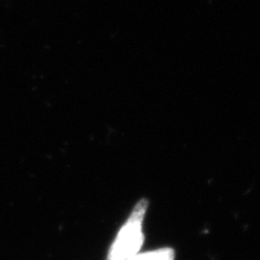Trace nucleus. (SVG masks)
Segmentation results:
<instances>
[{"instance_id":"f03ea898","label":"nucleus","mask_w":260,"mask_h":260,"mask_svg":"<svg viewBox=\"0 0 260 260\" xmlns=\"http://www.w3.org/2000/svg\"><path fill=\"white\" fill-rule=\"evenodd\" d=\"M130 260H175V252L171 248H160L157 251L138 253Z\"/></svg>"},{"instance_id":"f257e3e1","label":"nucleus","mask_w":260,"mask_h":260,"mask_svg":"<svg viewBox=\"0 0 260 260\" xmlns=\"http://www.w3.org/2000/svg\"><path fill=\"white\" fill-rule=\"evenodd\" d=\"M147 200H141L136 204L126 223L113 241L107 260H130L140 253L144 243L142 224L147 212Z\"/></svg>"}]
</instances>
